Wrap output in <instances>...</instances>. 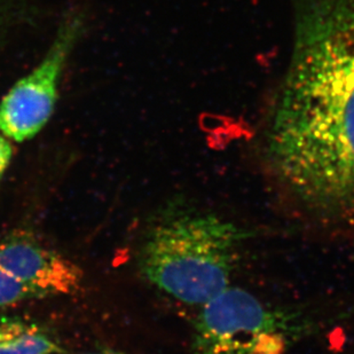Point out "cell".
Masks as SVG:
<instances>
[{
	"instance_id": "obj_1",
	"label": "cell",
	"mask_w": 354,
	"mask_h": 354,
	"mask_svg": "<svg viewBox=\"0 0 354 354\" xmlns=\"http://www.w3.org/2000/svg\"><path fill=\"white\" fill-rule=\"evenodd\" d=\"M275 180L324 224L354 219V0H304L268 136Z\"/></svg>"
},
{
	"instance_id": "obj_2",
	"label": "cell",
	"mask_w": 354,
	"mask_h": 354,
	"mask_svg": "<svg viewBox=\"0 0 354 354\" xmlns=\"http://www.w3.org/2000/svg\"><path fill=\"white\" fill-rule=\"evenodd\" d=\"M250 232L221 214L174 200L148 223L138 249L142 277L176 301L200 308L231 286Z\"/></svg>"
},
{
	"instance_id": "obj_3",
	"label": "cell",
	"mask_w": 354,
	"mask_h": 354,
	"mask_svg": "<svg viewBox=\"0 0 354 354\" xmlns=\"http://www.w3.org/2000/svg\"><path fill=\"white\" fill-rule=\"evenodd\" d=\"M311 328L301 312L268 304L230 286L200 306L191 354H289Z\"/></svg>"
},
{
	"instance_id": "obj_4",
	"label": "cell",
	"mask_w": 354,
	"mask_h": 354,
	"mask_svg": "<svg viewBox=\"0 0 354 354\" xmlns=\"http://www.w3.org/2000/svg\"><path fill=\"white\" fill-rule=\"evenodd\" d=\"M83 29V14L71 10L61 22L43 60L0 101V132L10 140H30L50 120L61 78Z\"/></svg>"
},
{
	"instance_id": "obj_5",
	"label": "cell",
	"mask_w": 354,
	"mask_h": 354,
	"mask_svg": "<svg viewBox=\"0 0 354 354\" xmlns=\"http://www.w3.org/2000/svg\"><path fill=\"white\" fill-rule=\"evenodd\" d=\"M0 268L46 298L75 294L83 284L77 265L21 230L0 237Z\"/></svg>"
},
{
	"instance_id": "obj_6",
	"label": "cell",
	"mask_w": 354,
	"mask_h": 354,
	"mask_svg": "<svg viewBox=\"0 0 354 354\" xmlns=\"http://www.w3.org/2000/svg\"><path fill=\"white\" fill-rule=\"evenodd\" d=\"M64 348L41 324L24 317H0V354H61Z\"/></svg>"
},
{
	"instance_id": "obj_7",
	"label": "cell",
	"mask_w": 354,
	"mask_h": 354,
	"mask_svg": "<svg viewBox=\"0 0 354 354\" xmlns=\"http://www.w3.org/2000/svg\"><path fill=\"white\" fill-rule=\"evenodd\" d=\"M45 295L17 280V277L0 268V310L22 301L41 299Z\"/></svg>"
},
{
	"instance_id": "obj_8",
	"label": "cell",
	"mask_w": 354,
	"mask_h": 354,
	"mask_svg": "<svg viewBox=\"0 0 354 354\" xmlns=\"http://www.w3.org/2000/svg\"><path fill=\"white\" fill-rule=\"evenodd\" d=\"M12 158H13V147L10 145V139L0 132V181L10 167Z\"/></svg>"
},
{
	"instance_id": "obj_9",
	"label": "cell",
	"mask_w": 354,
	"mask_h": 354,
	"mask_svg": "<svg viewBox=\"0 0 354 354\" xmlns=\"http://www.w3.org/2000/svg\"><path fill=\"white\" fill-rule=\"evenodd\" d=\"M17 14L15 7L10 6L8 3H0V39L3 35L7 34V30L13 26V22L17 19Z\"/></svg>"
},
{
	"instance_id": "obj_10",
	"label": "cell",
	"mask_w": 354,
	"mask_h": 354,
	"mask_svg": "<svg viewBox=\"0 0 354 354\" xmlns=\"http://www.w3.org/2000/svg\"><path fill=\"white\" fill-rule=\"evenodd\" d=\"M84 354H127L125 352L118 351V350H113V348H102V350H97V351L88 352V353Z\"/></svg>"
}]
</instances>
